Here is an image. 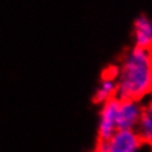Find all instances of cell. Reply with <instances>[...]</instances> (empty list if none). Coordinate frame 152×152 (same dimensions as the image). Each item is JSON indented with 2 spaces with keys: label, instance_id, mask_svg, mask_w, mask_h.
I'll return each mask as SVG.
<instances>
[{
  "label": "cell",
  "instance_id": "5",
  "mask_svg": "<svg viewBox=\"0 0 152 152\" xmlns=\"http://www.w3.org/2000/svg\"><path fill=\"white\" fill-rule=\"evenodd\" d=\"M135 47L142 49H152V21L146 16H139L134 22Z\"/></svg>",
  "mask_w": 152,
  "mask_h": 152
},
{
  "label": "cell",
  "instance_id": "3",
  "mask_svg": "<svg viewBox=\"0 0 152 152\" xmlns=\"http://www.w3.org/2000/svg\"><path fill=\"white\" fill-rule=\"evenodd\" d=\"M119 99V98H117ZM143 107L139 101L119 99L117 108V129L123 130H135L142 116Z\"/></svg>",
  "mask_w": 152,
  "mask_h": 152
},
{
  "label": "cell",
  "instance_id": "4",
  "mask_svg": "<svg viewBox=\"0 0 152 152\" xmlns=\"http://www.w3.org/2000/svg\"><path fill=\"white\" fill-rule=\"evenodd\" d=\"M104 144L108 152H139L143 143L135 130L117 129Z\"/></svg>",
  "mask_w": 152,
  "mask_h": 152
},
{
  "label": "cell",
  "instance_id": "1",
  "mask_svg": "<svg viewBox=\"0 0 152 152\" xmlns=\"http://www.w3.org/2000/svg\"><path fill=\"white\" fill-rule=\"evenodd\" d=\"M116 98L139 101L152 90V52L134 47L116 70Z\"/></svg>",
  "mask_w": 152,
  "mask_h": 152
},
{
  "label": "cell",
  "instance_id": "6",
  "mask_svg": "<svg viewBox=\"0 0 152 152\" xmlns=\"http://www.w3.org/2000/svg\"><path fill=\"white\" fill-rule=\"evenodd\" d=\"M115 76H116V70H113V72H111L110 75L106 74L103 76V80L101 81V84L98 85V88L96 90V96H94V101L96 102L103 104L104 102L116 97Z\"/></svg>",
  "mask_w": 152,
  "mask_h": 152
},
{
  "label": "cell",
  "instance_id": "7",
  "mask_svg": "<svg viewBox=\"0 0 152 152\" xmlns=\"http://www.w3.org/2000/svg\"><path fill=\"white\" fill-rule=\"evenodd\" d=\"M135 132L138 133L142 143L152 144V102L146 107H143L142 116Z\"/></svg>",
  "mask_w": 152,
  "mask_h": 152
},
{
  "label": "cell",
  "instance_id": "8",
  "mask_svg": "<svg viewBox=\"0 0 152 152\" xmlns=\"http://www.w3.org/2000/svg\"><path fill=\"white\" fill-rule=\"evenodd\" d=\"M93 152H108V151H107V147H106L104 142H98L96 150H94Z\"/></svg>",
  "mask_w": 152,
  "mask_h": 152
},
{
  "label": "cell",
  "instance_id": "2",
  "mask_svg": "<svg viewBox=\"0 0 152 152\" xmlns=\"http://www.w3.org/2000/svg\"><path fill=\"white\" fill-rule=\"evenodd\" d=\"M117 108L119 99L115 97L102 104L98 119V142H106L117 130Z\"/></svg>",
  "mask_w": 152,
  "mask_h": 152
}]
</instances>
